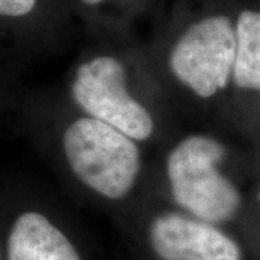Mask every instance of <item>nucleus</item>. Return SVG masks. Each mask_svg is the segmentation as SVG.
Here are the masks:
<instances>
[{"label":"nucleus","instance_id":"f257e3e1","mask_svg":"<svg viewBox=\"0 0 260 260\" xmlns=\"http://www.w3.org/2000/svg\"><path fill=\"white\" fill-rule=\"evenodd\" d=\"M62 146L75 177L94 192L120 200L135 186L142 165L139 148L120 130L83 117L65 130Z\"/></svg>","mask_w":260,"mask_h":260},{"label":"nucleus","instance_id":"f03ea898","mask_svg":"<svg viewBox=\"0 0 260 260\" xmlns=\"http://www.w3.org/2000/svg\"><path fill=\"white\" fill-rule=\"evenodd\" d=\"M224 148L208 136H188L169 153L167 172L174 200L197 218L220 223L237 211L240 197L217 165Z\"/></svg>","mask_w":260,"mask_h":260},{"label":"nucleus","instance_id":"7ed1b4c3","mask_svg":"<svg viewBox=\"0 0 260 260\" xmlns=\"http://www.w3.org/2000/svg\"><path fill=\"white\" fill-rule=\"evenodd\" d=\"M71 93L90 117L110 124L133 140L148 139L153 133L152 116L129 94L126 70L113 56H97L81 65Z\"/></svg>","mask_w":260,"mask_h":260},{"label":"nucleus","instance_id":"20e7f679","mask_svg":"<svg viewBox=\"0 0 260 260\" xmlns=\"http://www.w3.org/2000/svg\"><path fill=\"white\" fill-rule=\"evenodd\" d=\"M236 58V28L227 16H210L186 29L169 56L178 80L200 97L224 88Z\"/></svg>","mask_w":260,"mask_h":260},{"label":"nucleus","instance_id":"39448f33","mask_svg":"<svg viewBox=\"0 0 260 260\" xmlns=\"http://www.w3.org/2000/svg\"><path fill=\"white\" fill-rule=\"evenodd\" d=\"M149 234L162 260H240L237 244L203 220L162 214L153 220Z\"/></svg>","mask_w":260,"mask_h":260},{"label":"nucleus","instance_id":"423d86ee","mask_svg":"<svg viewBox=\"0 0 260 260\" xmlns=\"http://www.w3.org/2000/svg\"><path fill=\"white\" fill-rule=\"evenodd\" d=\"M8 260H81L73 243L39 213H25L9 236Z\"/></svg>","mask_w":260,"mask_h":260},{"label":"nucleus","instance_id":"0eeeda50","mask_svg":"<svg viewBox=\"0 0 260 260\" xmlns=\"http://www.w3.org/2000/svg\"><path fill=\"white\" fill-rule=\"evenodd\" d=\"M234 83L242 88L260 91V13L244 10L236 26Z\"/></svg>","mask_w":260,"mask_h":260},{"label":"nucleus","instance_id":"6e6552de","mask_svg":"<svg viewBox=\"0 0 260 260\" xmlns=\"http://www.w3.org/2000/svg\"><path fill=\"white\" fill-rule=\"evenodd\" d=\"M35 0H0L2 16H23L32 12Z\"/></svg>","mask_w":260,"mask_h":260},{"label":"nucleus","instance_id":"1a4fd4ad","mask_svg":"<svg viewBox=\"0 0 260 260\" xmlns=\"http://www.w3.org/2000/svg\"><path fill=\"white\" fill-rule=\"evenodd\" d=\"M81 2L85 5H97V3H102L104 0H81Z\"/></svg>","mask_w":260,"mask_h":260},{"label":"nucleus","instance_id":"9d476101","mask_svg":"<svg viewBox=\"0 0 260 260\" xmlns=\"http://www.w3.org/2000/svg\"><path fill=\"white\" fill-rule=\"evenodd\" d=\"M259 198H260V195H259Z\"/></svg>","mask_w":260,"mask_h":260}]
</instances>
